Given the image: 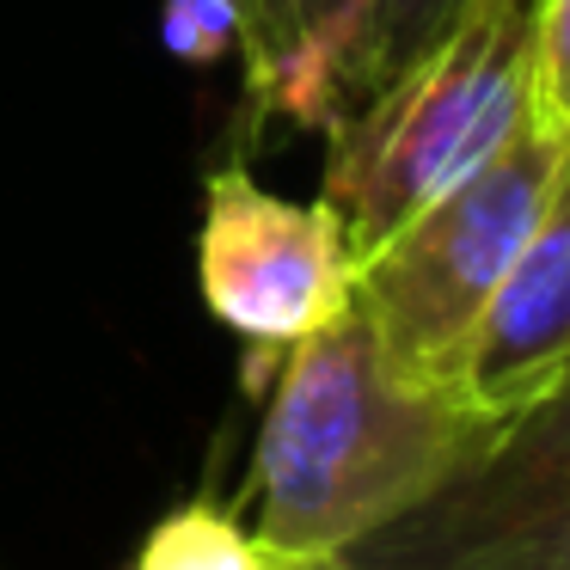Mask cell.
<instances>
[{
    "mask_svg": "<svg viewBox=\"0 0 570 570\" xmlns=\"http://www.w3.org/2000/svg\"><path fill=\"white\" fill-rule=\"evenodd\" d=\"M497 423L442 381L399 368L368 313L350 307L283 356L252 454L258 546L283 564L337 558L417 509Z\"/></svg>",
    "mask_w": 570,
    "mask_h": 570,
    "instance_id": "6da1fadb",
    "label": "cell"
},
{
    "mask_svg": "<svg viewBox=\"0 0 570 570\" xmlns=\"http://www.w3.org/2000/svg\"><path fill=\"white\" fill-rule=\"evenodd\" d=\"M528 124V0H466L386 87L325 124V203L350 258L472 178Z\"/></svg>",
    "mask_w": 570,
    "mask_h": 570,
    "instance_id": "7a4b0ae2",
    "label": "cell"
},
{
    "mask_svg": "<svg viewBox=\"0 0 570 570\" xmlns=\"http://www.w3.org/2000/svg\"><path fill=\"white\" fill-rule=\"evenodd\" d=\"M564 154L521 124L472 178L417 209L399 234H386L368 258H356V307L399 368L442 381L466 344L491 288L528 246ZM454 393V386H448Z\"/></svg>",
    "mask_w": 570,
    "mask_h": 570,
    "instance_id": "3957f363",
    "label": "cell"
},
{
    "mask_svg": "<svg viewBox=\"0 0 570 570\" xmlns=\"http://www.w3.org/2000/svg\"><path fill=\"white\" fill-rule=\"evenodd\" d=\"M337 558L350 570H570V374Z\"/></svg>",
    "mask_w": 570,
    "mask_h": 570,
    "instance_id": "277c9868",
    "label": "cell"
},
{
    "mask_svg": "<svg viewBox=\"0 0 570 570\" xmlns=\"http://www.w3.org/2000/svg\"><path fill=\"white\" fill-rule=\"evenodd\" d=\"M197 283L215 320L246 337L258 374L350 307L356 258L325 197L288 203L227 160L203 185Z\"/></svg>",
    "mask_w": 570,
    "mask_h": 570,
    "instance_id": "5b68a950",
    "label": "cell"
},
{
    "mask_svg": "<svg viewBox=\"0 0 570 570\" xmlns=\"http://www.w3.org/2000/svg\"><path fill=\"white\" fill-rule=\"evenodd\" d=\"M570 374V160H558L552 197L528 246L491 288L484 313L460 344L448 386L484 423L515 417L521 405Z\"/></svg>",
    "mask_w": 570,
    "mask_h": 570,
    "instance_id": "8992f818",
    "label": "cell"
},
{
    "mask_svg": "<svg viewBox=\"0 0 570 570\" xmlns=\"http://www.w3.org/2000/svg\"><path fill=\"white\" fill-rule=\"evenodd\" d=\"M234 50L246 56L252 117L325 129L337 111V68L368 0H227Z\"/></svg>",
    "mask_w": 570,
    "mask_h": 570,
    "instance_id": "52a82bcc",
    "label": "cell"
},
{
    "mask_svg": "<svg viewBox=\"0 0 570 570\" xmlns=\"http://www.w3.org/2000/svg\"><path fill=\"white\" fill-rule=\"evenodd\" d=\"M460 7H466V0H368V13H362L356 38H350V50H344V68H337V111L368 99V92L386 87L411 56L430 50V43L460 19Z\"/></svg>",
    "mask_w": 570,
    "mask_h": 570,
    "instance_id": "ba28073f",
    "label": "cell"
},
{
    "mask_svg": "<svg viewBox=\"0 0 570 570\" xmlns=\"http://www.w3.org/2000/svg\"><path fill=\"white\" fill-rule=\"evenodd\" d=\"M129 570H283V558L264 552L258 533L239 528L227 509L185 503L166 521H154Z\"/></svg>",
    "mask_w": 570,
    "mask_h": 570,
    "instance_id": "9c48e42d",
    "label": "cell"
},
{
    "mask_svg": "<svg viewBox=\"0 0 570 570\" xmlns=\"http://www.w3.org/2000/svg\"><path fill=\"white\" fill-rule=\"evenodd\" d=\"M528 124L570 160V0H528Z\"/></svg>",
    "mask_w": 570,
    "mask_h": 570,
    "instance_id": "30bf717a",
    "label": "cell"
},
{
    "mask_svg": "<svg viewBox=\"0 0 570 570\" xmlns=\"http://www.w3.org/2000/svg\"><path fill=\"white\" fill-rule=\"evenodd\" d=\"M283 570H350L344 558H313V564H283Z\"/></svg>",
    "mask_w": 570,
    "mask_h": 570,
    "instance_id": "8fae6325",
    "label": "cell"
}]
</instances>
